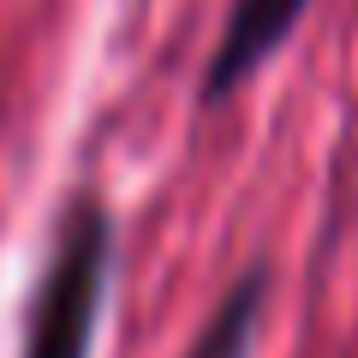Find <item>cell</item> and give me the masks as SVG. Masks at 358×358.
I'll list each match as a JSON object with an SVG mask.
<instances>
[{"label":"cell","mask_w":358,"mask_h":358,"mask_svg":"<svg viewBox=\"0 0 358 358\" xmlns=\"http://www.w3.org/2000/svg\"><path fill=\"white\" fill-rule=\"evenodd\" d=\"M114 281V209L78 192L54 233V257L36 281L24 322V358H90Z\"/></svg>","instance_id":"1"},{"label":"cell","mask_w":358,"mask_h":358,"mask_svg":"<svg viewBox=\"0 0 358 358\" xmlns=\"http://www.w3.org/2000/svg\"><path fill=\"white\" fill-rule=\"evenodd\" d=\"M268 287H275V275H268L263 263H251L239 281L227 287V299H221V310L209 317V329L197 334L192 358H251L257 329H263V310H268Z\"/></svg>","instance_id":"3"},{"label":"cell","mask_w":358,"mask_h":358,"mask_svg":"<svg viewBox=\"0 0 358 358\" xmlns=\"http://www.w3.org/2000/svg\"><path fill=\"white\" fill-rule=\"evenodd\" d=\"M305 6L310 0H233L227 18H221V42L203 66V90L197 96L203 102H227L245 78H257V66L268 54L287 48V36L299 30Z\"/></svg>","instance_id":"2"}]
</instances>
